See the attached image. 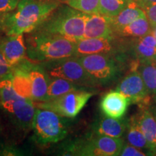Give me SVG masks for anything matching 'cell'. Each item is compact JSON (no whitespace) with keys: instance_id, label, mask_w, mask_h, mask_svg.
I'll return each mask as SVG.
<instances>
[{"instance_id":"cell-22","label":"cell","mask_w":156,"mask_h":156,"mask_svg":"<svg viewBox=\"0 0 156 156\" xmlns=\"http://www.w3.org/2000/svg\"><path fill=\"white\" fill-rule=\"evenodd\" d=\"M126 132L128 144L145 152L147 155H153L145 136L136 124L133 117L129 121L128 127Z\"/></svg>"},{"instance_id":"cell-15","label":"cell","mask_w":156,"mask_h":156,"mask_svg":"<svg viewBox=\"0 0 156 156\" xmlns=\"http://www.w3.org/2000/svg\"><path fill=\"white\" fill-rule=\"evenodd\" d=\"M115 37L110 17L101 14L88 15L84 38H107Z\"/></svg>"},{"instance_id":"cell-3","label":"cell","mask_w":156,"mask_h":156,"mask_svg":"<svg viewBox=\"0 0 156 156\" xmlns=\"http://www.w3.org/2000/svg\"><path fill=\"white\" fill-rule=\"evenodd\" d=\"M88 15L69 7L58 5L36 32L61 36L77 42L84 38L85 27Z\"/></svg>"},{"instance_id":"cell-24","label":"cell","mask_w":156,"mask_h":156,"mask_svg":"<svg viewBox=\"0 0 156 156\" xmlns=\"http://www.w3.org/2000/svg\"><path fill=\"white\" fill-rule=\"evenodd\" d=\"M131 0H100L99 14L108 17L116 16L129 5Z\"/></svg>"},{"instance_id":"cell-5","label":"cell","mask_w":156,"mask_h":156,"mask_svg":"<svg viewBox=\"0 0 156 156\" xmlns=\"http://www.w3.org/2000/svg\"><path fill=\"white\" fill-rule=\"evenodd\" d=\"M67 119L51 110L36 107L32 124L34 140L40 145L62 141L69 129V121Z\"/></svg>"},{"instance_id":"cell-27","label":"cell","mask_w":156,"mask_h":156,"mask_svg":"<svg viewBox=\"0 0 156 156\" xmlns=\"http://www.w3.org/2000/svg\"><path fill=\"white\" fill-rule=\"evenodd\" d=\"M12 76V68L9 65L0 51V80L10 78Z\"/></svg>"},{"instance_id":"cell-16","label":"cell","mask_w":156,"mask_h":156,"mask_svg":"<svg viewBox=\"0 0 156 156\" xmlns=\"http://www.w3.org/2000/svg\"><path fill=\"white\" fill-rule=\"evenodd\" d=\"M129 121L125 118L115 119L105 116L93 124V132L112 137H122L127 129Z\"/></svg>"},{"instance_id":"cell-23","label":"cell","mask_w":156,"mask_h":156,"mask_svg":"<svg viewBox=\"0 0 156 156\" xmlns=\"http://www.w3.org/2000/svg\"><path fill=\"white\" fill-rule=\"evenodd\" d=\"M137 71L150 95L156 94V61L140 62Z\"/></svg>"},{"instance_id":"cell-20","label":"cell","mask_w":156,"mask_h":156,"mask_svg":"<svg viewBox=\"0 0 156 156\" xmlns=\"http://www.w3.org/2000/svg\"><path fill=\"white\" fill-rule=\"evenodd\" d=\"M151 23L145 16L136 19L133 22L114 33V36L119 38H140L152 32Z\"/></svg>"},{"instance_id":"cell-25","label":"cell","mask_w":156,"mask_h":156,"mask_svg":"<svg viewBox=\"0 0 156 156\" xmlns=\"http://www.w3.org/2000/svg\"><path fill=\"white\" fill-rule=\"evenodd\" d=\"M64 3L85 14H99L100 0H64Z\"/></svg>"},{"instance_id":"cell-12","label":"cell","mask_w":156,"mask_h":156,"mask_svg":"<svg viewBox=\"0 0 156 156\" xmlns=\"http://www.w3.org/2000/svg\"><path fill=\"white\" fill-rule=\"evenodd\" d=\"M0 51L12 68L26 58L24 34L6 35L0 38Z\"/></svg>"},{"instance_id":"cell-26","label":"cell","mask_w":156,"mask_h":156,"mask_svg":"<svg viewBox=\"0 0 156 156\" xmlns=\"http://www.w3.org/2000/svg\"><path fill=\"white\" fill-rule=\"evenodd\" d=\"M11 78L0 80V103L24 98L16 93Z\"/></svg>"},{"instance_id":"cell-28","label":"cell","mask_w":156,"mask_h":156,"mask_svg":"<svg viewBox=\"0 0 156 156\" xmlns=\"http://www.w3.org/2000/svg\"><path fill=\"white\" fill-rule=\"evenodd\" d=\"M120 156H145L147 154L139 148L126 143L123 146L122 151L119 153Z\"/></svg>"},{"instance_id":"cell-36","label":"cell","mask_w":156,"mask_h":156,"mask_svg":"<svg viewBox=\"0 0 156 156\" xmlns=\"http://www.w3.org/2000/svg\"><path fill=\"white\" fill-rule=\"evenodd\" d=\"M48 1H49V0H48Z\"/></svg>"},{"instance_id":"cell-9","label":"cell","mask_w":156,"mask_h":156,"mask_svg":"<svg viewBox=\"0 0 156 156\" xmlns=\"http://www.w3.org/2000/svg\"><path fill=\"white\" fill-rule=\"evenodd\" d=\"M2 108L7 113L12 122L22 130H28L32 128L36 106L34 101L29 98L1 103Z\"/></svg>"},{"instance_id":"cell-31","label":"cell","mask_w":156,"mask_h":156,"mask_svg":"<svg viewBox=\"0 0 156 156\" xmlns=\"http://www.w3.org/2000/svg\"><path fill=\"white\" fill-rule=\"evenodd\" d=\"M132 1H134L137 3L143 9L148 6L156 4V0H132Z\"/></svg>"},{"instance_id":"cell-29","label":"cell","mask_w":156,"mask_h":156,"mask_svg":"<svg viewBox=\"0 0 156 156\" xmlns=\"http://www.w3.org/2000/svg\"><path fill=\"white\" fill-rule=\"evenodd\" d=\"M20 0H0V13H7L16 8Z\"/></svg>"},{"instance_id":"cell-19","label":"cell","mask_w":156,"mask_h":156,"mask_svg":"<svg viewBox=\"0 0 156 156\" xmlns=\"http://www.w3.org/2000/svg\"><path fill=\"white\" fill-rule=\"evenodd\" d=\"M145 10L137 3L131 0L129 5L116 16L110 17L111 23L114 33L133 22L140 17L145 16Z\"/></svg>"},{"instance_id":"cell-35","label":"cell","mask_w":156,"mask_h":156,"mask_svg":"<svg viewBox=\"0 0 156 156\" xmlns=\"http://www.w3.org/2000/svg\"><path fill=\"white\" fill-rule=\"evenodd\" d=\"M153 101H154V103H156V94L153 95Z\"/></svg>"},{"instance_id":"cell-34","label":"cell","mask_w":156,"mask_h":156,"mask_svg":"<svg viewBox=\"0 0 156 156\" xmlns=\"http://www.w3.org/2000/svg\"><path fill=\"white\" fill-rule=\"evenodd\" d=\"M152 32L153 33L154 36H155V40H156V25H155V26L153 27V30H152Z\"/></svg>"},{"instance_id":"cell-10","label":"cell","mask_w":156,"mask_h":156,"mask_svg":"<svg viewBox=\"0 0 156 156\" xmlns=\"http://www.w3.org/2000/svg\"><path fill=\"white\" fill-rule=\"evenodd\" d=\"M115 37L107 38H84L76 42L75 56L93 54H122L124 43L116 42Z\"/></svg>"},{"instance_id":"cell-17","label":"cell","mask_w":156,"mask_h":156,"mask_svg":"<svg viewBox=\"0 0 156 156\" xmlns=\"http://www.w3.org/2000/svg\"><path fill=\"white\" fill-rule=\"evenodd\" d=\"M151 147L153 155H156V122L151 109L144 107L133 117Z\"/></svg>"},{"instance_id":"cell-32","label":"cell","mask_w":156,"mask_h":156,"mask_svg":"<svg viewBox=\"0 0 156 156\" xmlns=\"http://www.w3.org/2000/svg\"><path fill=\"white\" fill-rule=\"evenodd\" d=\"M149 108H150V109H151L152 113H153L154 118H155V122H156V103H154V104L151 105V106H150Z\"/></svg>"},{"instance_id":"cell-18","label":"cell","mask_w":156,"mask_h":156,"mask_svg":"<svg viewBox=\"0 0 156 156\" xmlns=\"http://www.w3.org/2000/svg\"><path fill=\"white\" fill-rule=\"evenodd\" d=\"M132 44V51L140 62L156 61V40L153 32L135 38Z\"/></svg>"},{"instance_id":"cell-6","label":"cell","mask_w":156,"mask_h":156,"mask_svg":"<svg viewBox=\"0 0 156 156\" xmlns=\"http://www.w3.org/2000/svg\"><path fill=\"white\" fill-rule=\"evenodd\" d=\"M39 64L50 77L62 78L88 88L96 86L77 56H70Z\"/></svg>"},{"instance_id":"cell-33","label":"cell","mask_w":156,"mask_h":156,"mask_svg":"<svg viewBox=\"0 0 156 156\" xmlns=\"http://www.w3.org/2000/svg\"><path fill=\"white\" fill-rule=\"evenodd\" d=\"M2 15L3 13H0V34L2 32H4L3 30V23H2Z\"/></svg>"},{"instance_id":"cell-1","label":"cell","mask_w":156,"mask_h":156,"mask_svg":"<svg viewBox=\"0 0 156 156\" xmlns=\"http://www.w3.org/2000/svg\"><path fill=\"white\" fill-rule=\"evenodd\" d=\"M58 6L54 2L20 0L17 7L3 13V30L6 35L30 34L36 30Z\"/></svg>"},{"instance_id":"cell-21","label":"cell","mask_w":156,"mask_h":156,"mask_svg":"<svg viewBox=\"0 0 156 156\" xmlns=\"http://www.w3.org/2000/svg\"><path fill=\"white\" fill-rule=\"evenodd\" d=\"M85 87H81L73 82L58 77H51L49 83L46 93V101L51 100L58 96L75 90L84 88ZM88 88V87H87Z\"/></svg>"},{"instance_id":"cell-2","label":"cell","mask_w":156,"mask_h":156,"mask_svg":"<svg viewBox=\"0 0 156 156\" xmlns=\"http://www.w3.org/2000/svg\"><path fill=\"white\" fill-rule=\"evenodd\" d=\"M25 39L27 58L36 63L75 56L76 42L61 36L33 31Z\"/></svg>"},{"instance_id":"cell-7","label":"cell","mask_w":156,"mask_h":156,"mask_svg":"<svg viewBox=\"0 0 156 156\" xmlns=\"http://www.w3.org/2000/svg\"><path fill=\"white\" fill-rule=\"evenodd\" d=\"M86 89L75 90L51 100L34 103L37 108L48 109L62 116L73 119L79 114L93 95V93Z\"/></svg>"},{"instance_id":"cell-30","label":"cell","mask_w":156,"mask_h":156,"mask_svg":"<svg viewBox=\"0 0 156 156\" xmlns=\"http://www.w3.org/2000/svg\"><path fill=\"white\" fill-rule=\"evenodd\" d=\"M145 10L146 17L151 23L152 28L156 25V4L148 7L144 9Z\"/></svg>"},{"instance_id":"cell-8","label":"cell","mask_w":156,"mask_h":156,"mask_svg":"<svg viewBox=\"0 0 156 156\" xmlns=\"http://www.w3.org/2000/svg\"><path fill=\"white\" fill-rule=\"evenodd\" d=\"M124 140L121 137H112L93 133L86 139L80 140L79 155L117 156L119 155Z\"/></svg>"},{"instance_id":"cell-4","label":"cell","mask_w":156,"mask_h":156,"mask_svg":"<svg viewBox=\"0 0 156 156\" xmlns=\"http://www.w3.org/2000/svg\"><path fill=\"white\" fill-rule=\"evenodd\" d=\"M95 85H108L119 77L123 54H93L78 56Z\"/></svg>"},{"instance_id":"cell-11","label":"cell","mask_w":156,"mask_h":156,"mask_svg":"<svg viewBox=\"0 0 156 156\" xmlns=\"http://www.w3.org/2000/svg\"><path fill=\"white\" fill-rule=\"evenodd\" d=\"M116 90L128 98L130 103H142L145 106L150 100V93L138 71L126 75L118 84Z\"/></svg>"},{"instance_id":"cell-14","label":"cell","mask_w":156,"mask_h":156,"mask_svg":"<svg viewBox=\"0 0 156 156\" xmlns=\"http://www.w3.org/2000/svg\"><path fill=\"white\" fill-rule=\"evenodd\" d=\"M130 101L119 91H111L103 95L100 103L101 112L106 116L120 119L125 114Z\"/></svg>"},{"instance_id":"cell-13","label":"cell","mask_w":156,"mask_h":156,"mask_svg":"<svg viewBox=\"0 0 156 156\" xmlns=\"http://www.w3.org/2000/svg\"><path fill=\"white\" fill-rule=\"evenodd\" d=\"M25 64L32 85V101L34 102L44 101L51 77L39 63L26 58Z\"/></svg>"}]
</instances>
